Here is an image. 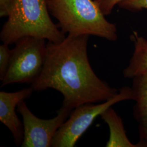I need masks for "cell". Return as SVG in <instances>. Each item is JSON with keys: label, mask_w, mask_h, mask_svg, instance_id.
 Instances as JSON below:
<instances>
[{"label": "cell", "mask_w": 147, "mask_h": 147, "mask_svg": "<svg viewBox=\"0 0 147 147\" xmlns=\"http://www.w3.org/2000/svg\"><path fill=\"white\" fill-rule=\"evenodd\" d=\"M127 100H134L133 92L131 87H124L113 98L101 104L87 103L76 107L56 132L51 147H74L98 116L112 105Z\"/></svg>", "instance_id": "5"}, {"label": "cell", "mask_w": 147, "mask_h": 147, "mask_svg": "<svg viewBox=\"0 0 147 147\" xmlns=\"http://www.w3.org/2000/svg\"><path fill=\"white\" fill-rule=\"evenodd\" d=\"M100 116L110 129V138L106 147H140L138 144H134L130 141L122 119L113 109L109 107Z\"/></svg>", "instance_id": "9"}, {"label": "cell", "mask_w": 147, "mask_h": 147, "mask_svg": "<svg viewBox=\"0 0 147 147\" xmlns=\"http://www.w3.org/2000/svg\"><path fill=\"white\" fill-rule=\"evenodd\" d=\"M118 5L128 11H140L147 9V0H122Z\"/></svg>", "instance_id": "12"}, {"label": "cell", "mask_w": 147, "mask_h": 147, "mask_svg": "<svg viewBox=\"0 0 147 147\" xmlns=\"http://www.w3.org/2000/svg\"><path fill=\"white\" fill-rule=\"evenodd\" d=\"M33 91L31 87L16 92H0V121L10 130L17 146H21L24 141V126L16 113V107L22 100L29 98Z\"/></svg>", "instance_id": "7"}, {"label": "cell", "mask_w": 147, "mask_h": 147, "mask_svg": "<svg viewBox=\"0 0 147 147\" xmlns=\"http://www.w3.org/2000/svg\"><path fill=\"white\" fill-rule=\"evenodd\" d=\"M89 37L68 36L61 42H48L42 70L32 84L33 90H57L63 95L62 106L72 110L117 94L119 90L99 78L92 68L87 55Z\"/></svg>", "instance_id": "1"}, {"label": "cell", "mask_w": 147, "mask_h": 147, "mask_svg": "<svg viewBox=\"0 0 147 147\" xmlns=\"http://www.w3.org/2000/svg\"><path fill=\"white\" fill-rule=\"evenodd\" d=\"M58 27L50 18L47 0H15L0 39L8 45L27 37L59 42L66 37Z\"/></svg>", "instance_id": "2"}, {"label": "cell", "mask_w": 147, "mask_h": 147, "mask_svg": "<svg viewBox=\"0 0 147 147\" xmlns=\"http://www.w3.org/2000/svg\"><path fill=\"white\" fill-rule=\"evenodd\" d=\"M73 110L62 106L56 117L43 119L33 114L25 100H22L17 106V111L22 117L24 126V141L21 147H51L56 132Z\"/></svg>", "instance_id": "6"}, {"label": "cell", "mask_w": 147, "mask_h": 147, "mask_svg": "<svg viewBox=\"0 0 147 147\" xmlns=\"http://www.w3.org/2000/svg\"><path fill=\"white\" fill-rule=\"evenodd\" d=\"M131 39L134 43V51L129 65L123 70V76L132 79L147 70V40L135 31Z\"/></svg>", "instance_id": "10"}, {"label": "cell", "mask_w": 147, "mask_h": 147, "mask_svg": "<svg viewBox=\"0 0 147 147\" xmlns=\"http://www.w3.org/2000/svg\"><path fill=\"white\" fill-rule=\"evenodd\" d=\"M45 39L22 38L11 50L7 73L1 87L12 84H32L40 73L46 58Z\"/></svg>", "instance_id": "4"}, {"label": "cell", "mask_w": 147, "mask_h": 147, "mask_svg": "<svg viewBox=\"0 0 147 147\" xmlns=\"http://www.w3.org/2000/svg\"><path fill=\"white\" fill-rule=\"evenodd\" d=\"M50 13L68 36H93L110 41L118 38L115 24L107 21L94 0H47Z\"/></svg>", "instance_id": "3"}, {"label": "cell", "mask_w": 147, "mask_h": 147, "mask_svg": "<svg viewBox=\"0 0 147 147\" xmlns=\"http://www.w3.org/2000/svg\"><path fill=\"white\" fill-rule=\"evenodd\" d=\"M105 16L110 14L113 8L122 0H94Z\"/></svg>", "instance_id": "13"}, {"label": "cell", "mask_w": 147, "mask_h": 147, "mask_svg": "<svg viewBox=\"0 0 147 147\" xmlns=\"http://www.w3.org/2000/svg\"><path fill=\"white\" fill-rule=\"evenodd\" d=\"M15 0H0V17H8L11 13Z\"/></svg>", "instance_id": "14"}, {"label": "cell", "mask_w": 147, "mask_h": 147, "mask_svg": "<svg viewBox=\"0 0 147 147\" xmlns=\"http://www.w3.org/2000/svg\"><path fill=\"white\" fill-rule=\"evenodd\" d=\"M11 50L9 45L3 43L0 45V80L2 81L7 73L11 60Z\"/></svg>", "instance_id": "11"}, {"label": "cell", "mask_w": 147, "mask_h": 147, "mask_svg": "<svg viewBox=\"0 0 147 147\" xmlns=\"http://www.w3.org/2000/svg\"><path fill=\"white\" fill-rule=\"evenodd\" d=\"M131 89L135 104L134 117L138 124L140 147H147V70L134 77Z\"/></svg>", "instance_id": "8"}]
</instances>
